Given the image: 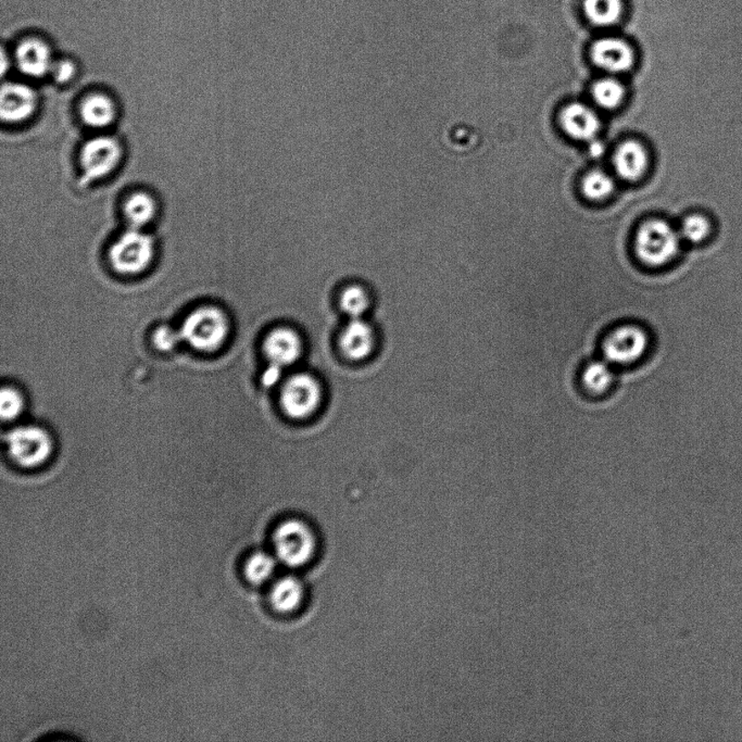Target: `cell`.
Listing matches in <instances>:
<instances>
[{
    "mask_svg": "<svg viewBox=\"0 0 742 742\" xmlns=\"http://www.w3.org/2000/svg\"><path fill=\"white\" fill-rule=\"evenodd\" d=\"M282 371L283 370L272 367L271 365V367L267 369L266 372L265 373L264 379H262V381H264V384L266 386H273L276 384V382L279 380V376L282 374Z\"/></svg>",
    "mask_w": 742,
    "mask_h": 742,
    "instance_id": "cell-29",
    "label": "cell"
},
{
    "mask_svg": "<svg viewBox=\"0 0 742 742\" xmlns=\"http://www.w3.org/2000/svg\"><path fill=\"white\" fill-rule=\"evenodd\" d=\"M273 546L278 562L297 569L315 557L317 538L309 525L301 519L289 518L274 530Z\"/></svg>",
    "mask_w": 742,
    "mask_h": 742,
    "instance_id": "cell-4",
    "label": "cell"
},
{
    "mask_svg": "<svg viewBox=\"0 0 742 742\" xmlns=\"http://www.w3.org/2000/svg\"><path fill=\"white\" fill-rule=\"evenodd\" d=\"M183 341L202 352L219 350L230 332L224 311L214 306H204L188 315L180 329Z\"/></svg>",
    "mask_w": 742,
    "mask_h": 742,
    "instance_id": "cell-3",
    "label": "cell"
},
{
    "mask_svg": "<svg viewBox=\"0 0 742 742\" xmlns=\"http://www.w3.org/2000/svg\"><path fill=\"white\" fill-rule=\"evenodd\" d=\"M652 345L653 336L643 325L621 323L603 336L601 358L614 368L632 367L647 356Z\"/></svg>",
    "mask_w": 742,
    "mask_h": 742,
    "instance_id": "cell-1",
    "label": "cell"
},
{
    "mask_svg": "<svg viewBox=\"0 0 742 742\" xmlns=\"http://www.w3.org/2000/svg\"><path fill=\"white\" fill-rule=\"evenodd\" d=\"M321 387L309 374L293 375L285 382L281 392V404L290 418L306 419L321 403Z\"/></svg>",
    "mask_w": 742,
    "mask_h": 742,
    "instance_id": "cell-7",
    "label": "cell"
},
{
    "mask_svg": "<svg viewBox=\"0 0 742 742\" xmlns=\"http://www.w3.org/2000/svg\"><path fill=\"white\" fill-rule=\"evenodd\" d=\"M560 124L565 133L574 140L593 141L601 130V120L591 108L583 104H570L560 114Z\"/></svg>",
    "mask_w": 742,
    "mask_h": 742,
    "instance_id": "cell-12",
    "label": "cell"
},
{
    "mask_svg": "<svg viewBox=\"0 0 742 742\" xmlns=\"http://www.w3.org/2000/svg\"><path fill=\"white\" fill-rule=\"evenodd\" d=\"M615 368L604 359L588 361L580 371V385L592 396L606 395L615 382Z\"/></svg>",
    "mask_w": 742,
    "mask_h": 742,
    "instance_id": "cell-17",
    "label": "cell"
},
{
    "mask_svg": "<svg viewBox=\"0 0 742 742\" xmlns=\"http://www.w3.org/2000/svg\"><path fill=\"white\" fill-rule=\"evenodd\" d=\"M124 214L131 227L141 230L155 216L156 204L147 193H137L128 199L124 205Z\"/></svg>",
    "mask_w": 742,
    "mask_h": 742,
    "instance_id": "cell-20",
    "label": "cell"
},
{
    "mask_svg": "<svg viewBox=\"0 0 742 742\" xmlns=\"http://www.w3.org/2000/svg\"><path fill=\"white\" fill-rule=\"evenodd\" d=\"M152 341L158 350L168 352L174 350L183 340L180 329H174L163 325L153 333Z\"/></svg>",
    "mask_w": 742,
    "mask_h": 742,
    "instance_id": "cell-27",
    "label": "cell"
},
{
    "mask_svg": "<svg viewBox=\"0 0 742 742\" xmlns=\"http://www.w3.org/2000/svg\"><path fill=\"white\" fill-rule=\"evenodd\" d=\"M593 64L610 73H624L635 64V54L623 39L604 37L592 45Z\"/></svg>",
    "mask_w": 742,
    "mask_h": 742,
    "instance_id": "cell-9",
    "label": "cell"
},
{
    "mask_svg": "<svg viewBox=\"0 0 742 742\" xmlns=\"http://www.w3.org/2000/svg\"><path fill=\"white\" fill-rule=\"evenodd\" d=\"M277 562V558L270 555V553L256 552L245 563V576L251 584H266L276 573Z\"/></svg>",
    "mask_w": 742,
    "mask_h": 742,
    "instance_id": "cell-22",
    "label": "cell"
},
{
    "mask_svg": "<svg viewBox=\"0 0 742 742\" xmlns=\"http://www.w3.org/2000/svg\"><path fill=\"white\" fill-rule=\"evenodd\" d=\"M340 346L342 353L350 361H362L373 350L372 328L362 319H351L342 330Z\"/></svg>",
    "mask_w": 742,
    "mask_h": 742,
    "instance_id": "cell-15",
    "label": "cell"
},
{
    "mask_svg": "<svg viewBox=\"0 0 742 742\" xmlns=\"http://www.w3.org/2000/svg\"><path fill=\"white\" fill-rule=\"evenodd\" d=\"M155 256V243L141 228L131 227L112 245L110 258L114 270L123 276L145 271Z\"/></svg>",
    "mask_w": 742,
    "mask_h": 742,
    "instance_id": "cell-5",
    "label": "cell"
},
{
    "mask_svg": "<svg viewBox=\"0 0 742 742\" xmlns=\"http://www.w3.org/2000/svg\"><path fill=\"white\" fill-rule=\"evenodd\" d=\"M341 310L350 319H361L370 304L367 290L359 285H350L340 295Z\"/></svg>",
    "mask_w": 742,
    "mask_h": 742,
    "instance_id": "cell-25",
    "label": "cell"
},
{
    "mask_svg": "<svg viewBox=\"0 0 742 742\" xmlns=\"http://www.w3.org/2000/svg\"><path fill=\"white\" fill-rule=\"evenodd\" d=\"M682 236L669 222L653 219L638 228L635 249L639 259L652 267H662L676 260L682 247Z\"/></svg>",
    "mask_w": 742,
    "mask_h": 742,
    "instance_id": "cell-2",
    "label": "cell"
},
{
    "mask_svg": "<svg viewBox=\"0 0 742 742\" xmlns=\"http://www.w3.org/2000/svg\"><path fill=\"white\" fill-rule=\"evenodd\" d=\"M10 458L25 469H34L47 462L54 444L47 431L36 425L14 428L5 436Z\"/></svg>",
    "mask_w": 742,
    "mask_h": 742,
    "instance_id": "cell-6",
    "label": "cell"
},
{
    "mask_svg": "<svg viewBox=\"0 0 742 742\" xmlns=\"http://www.w3.org/2000/svg\"><path fill=\"white\" fill-rule=\"evenodd\" d=\"M304 599L305 587L295 576H284L271 588L270 601L278 613L295 612L301 607Z\"/></svg>",
    "mask_w": 742,
    "mask_h": 742,
    "instance_id": "cell-16",
    "label": "cell"
},
{
    "mask_svg": "<svg viewBox=\"0 0 742 742\" xmlns=\"http://www.w3.org/2000/svg\"><path fill=\"white\" fill-rule=\"evenodd\" d=\"M50 73L53 74L57 82L66 83L73 78L76 68L68 60L55 61Z\"/></svg>",
    "mask_w": 742,
    "mask_h": 742,
    "instance_id": "cell-28",
    "label": "cell"
},
{
    "mask_svg": "<svg viewBox=\"0 0 742 742\" xmlns=\"http://www.w3.org/2000/svg\"><path fill=\"white\" fill-rule=\"evenodd\" d=\"M121 158V145L113 137L99 136L89 141L81 152L84 182L89 184L110 175L118 167Z\"/></svg>",
    "mask_w": 742,
    "mask_h": 742,
    "instance_id": "cell-8",
    "label": "cell"
},
{
    "mask_svg": "<svg viewBox=\"0 0 742 742\" xmlns=\"http://www.w3.org/2000/svg\"><path fill=\"white\" fill-rule=\"evenodd\" d=\"M16 58L21 71L26 76L39 78L50 73L54 60L50 49L41 38L23 39L16 50Z\"/></svg>",
    "mask_w": 742,
    "mask_h": 742,
    "instance_id": "cell-13",
    "label": "cell"
},
{
    "mask_svg": "<svg viewBox=\"0 0 742 742\" xmlns=\"http://www.w3.org/2000/svg\"><path fill=\"white\" fill-rule=\"evenodd\" d=\"M81 117L89 127L104 129L113 122L116 107L110 97L101 94L91 95L83 101Z\"/></svg>",
    "mask_w": 742,
    "mask_h": 742,
    "instance_id": "cell-19",
    "label": "cell"
},
{
    "mask_svg": "<svg viewBox=\"0 0 742 742\" xmlns=\"http://www.w3.org/2000/svg\"><path fill=\"white\" fill-rule=\"evenodd\" d=\"M613 164L621 179L629 182L638 181L648 169L647 150L636 141L622 142L614 152Z\"/></svg>",
    "mask_w": 742,
    "mask_h": 742,
    "instance_id": "cell-14",
    "label": "cell"
},
{
    "mask_svg": "<svg viewBox=\"0 0 742 742\" xmlns=\"http://www.w3.org/2000/svg\"><path fill=\"white\" fill-rule=\"evenodd\" d=\"M37 97L27 85L5 84L0 97V114L4 121L21 122L30 118L37 108Z\"/></svg>",
    "mask_w": 742,
    "mask_h": 742,
    "instance_id": "cell-10",
    "label": "cell"
},
{
    "mask_svg": "<svg viewBox=\"0 0 742 742\" xmlns=\"http://www.w3.org/2000/svg\"><path fill=\"white\" fill-rule=\"evenodd\" d=\"M301 351L302 344L298 334L287 328L272 330L265 341V352L272 367L281 370L298 361Z\"/></svg>",
    "mask_w": 742,
    "mask_h": 742,
    "instance_id": "cell-11",
    "label": "cell"
},
{
    "mask_svg": "<svg viewBox=\"0 0 742 742\" xmlns=\"http://www.w3.org/2000/svg\"><path fill=\"white\" fill-rule=\"evenodd\" d=\"M581 190L590 201L601 202L612 193L614 182L608 173L601 170H595L585 176Z\"/></svg>",
    "mask_w": 742,
    "mask_h": 742,
    "instance_id": "cell-24",
    "label": "cell"
},
{
    "mask_svg": "<svg viewBox=\"0 0 742 742\" xmlns=\"http://www.w3.org/2000/svg\"><path fill=\"white\" fill-rule=\"evenodd\" d=\"M592 99L603 110H612L618 108L625 99V89L614 78H602L593 84Z\"/></svg>",
    "mask_w": 742,
    "mask_h": 742,
    "instance_id": "cell-23",
    "label": "cell"
},
{
    "mask_svg": "<svg viewBox=\"0 0 742 742\" xmlns=\"http://www.w3.org/2000/svg\"><path fill=\"white\" fill-rule=\"evenodd\" d=\"M584 11L593 25L610 26L620 20L623 5L621 0H584Z\"/></svg>",
    "mask_w": 742,
    "mask_h": 742,
    "instance_id": "cell-21",
    "label": "cell"
},
{
    "mask_svg": "<svg viewBox=\"0 0 742 742\" xmlns=\"http://www.w3.org/2000/svg\"><path fill=\"white\" fill-rule=\"evenodd\" d=\"M604 151H606V148H604L602 142L596 141L595 140L591 141L590 153L592 157H601Z\"/></svg>",
    "mask_w": 742,
    "mask_h": 742,
    "instance_id": "cell-30",
    "label": "cell"
},
{
    "mask_svg": "<svg viewBox=\"0 0 742 742\" xmlns=\"http://www.w3.org/2000/svg\"><path fill=\"white\" fill-rule=\"evenodd\" d=\"M716 222L709 214L695 211L685 216L679 226L683 242L694 246H701L711 242L716 235Z\"/></svg>",
    "mask_w": 742,
    "mask_h": 742,
    "instance_id": "cell-18",
    "label": "cell"
},
{
    "mask_svg": "<svg viewBox=\"0 0 742 742\" xmlns=\"http://www.w3.org/2000/svg\"><path fill=\"white\" fill-rule=\"evenodd\" d=\"M0 414L3 421H13L22 413L25 409V399L21 393L13 387H4L0 395Z\"/></svg>",
    "mask_w": 742,
    "mask_h": 742,
    "instance_id": "cell-26",
    "label": "cell"
}]
</instances>
